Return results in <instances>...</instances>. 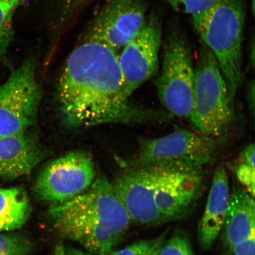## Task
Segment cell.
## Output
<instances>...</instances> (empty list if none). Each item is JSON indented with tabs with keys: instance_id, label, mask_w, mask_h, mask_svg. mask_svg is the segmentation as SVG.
Returning a JSON list of instances; mask_svg holds the SVG:
<instances>
[{
	"instance_id": "1",
	"label": "cell",
	"mask_w": 255,
	"mask_h": 255,
	"mask_svg": "<svg viewBox=\"0 0 255 255\" xmlns=\"http://www.w3.org/2000/svg\"><path fill=\"white\" fill-rule=\"evenodd\" d=\"M59 99L64 123L72 128L160 124L173 117L166 111L130 103L124 93L118 53L88 39L67 59L59 80Z\"/></svg>"
},
{
	"instance_id": "2",
	"label": "cell",
	"mask_w": 255,
	"mask_h": 255,
	"mask_svg": "<svg viewBox=\"0 0 255 255\" xmlns=\"http://www.w3.org/2000/svg\"><path fill=\"white\" fill-rule=\"evenodd\" d=\"M49 213L60 235L95 255L113 251L132 222L113 184L104 177L95 178L75 198L52 205Z\"/></svg>"
},
{
	"instance_id": "3",
	"label": "cell",
	"mask_w": 255,
	"mask_h": 255,
	"mask_svg": "<svg viewBox=\"0 0 255 255\" xmlns=\"http://www.w3.org/2000/svg\"><path fill=\"white\" fill-rule=\"evenodd\" d=\"M194 28L215 56L235 105L244 82L242 42L245 22L243 0H222L212 7L192 16Z\"/></svg>"
},
{
	"instance_id": "4",
	"label": "cell",
	"mask_w": 255,
	"mask_h": 255,
	"mask_svg": "<svg viewBox=\"0 0 255 255\" xmlns=\"http://www.w3.org/2000/svg\"><path fill=\"white\" fill-rule=\"evenodd\" d=\"M221 144L199 132L178 129L159 138L139 139L138 151L123 166L203 171L218 158Z\"/></svg>"
},
{
	"instance_id": "5",
	"label": "cell",
	"mask_w": 255,
	"mask_h": 255,
	"mask_svg": "<svg viewBox=\"0 0 255 255\" xmlns=\"http://www.w3.org/2000/svg\"><path fill=\"white\" fill-rule=\"evenodd\" d=\"M194 74V105L189 119L197 132L222 142L235 123V105L215 56L203 44Z\"/></svg>"
},
{
	"instance_id": "6",
	"label": "cell",
	"mask_w": 255,
	"mask_h": 255,
	"mask_svg": "<svg viewBox=\"0 0 255 255\" xmlns=\"http://www.w3.org/2000/svg\"><path fill=\"white\" fill-rule=\"evenodd\" d=\"M194 66L189 43L179 30L169 34L155 86L162 105L171 116L189 119L194 105Z\"/></svg>"
},
{
	"instance_id": "7",
	"label": "cell",
	"mask_w": 255,
	"mask_h": 255,
	"mask_svg": "<svg viewBox=\"0 0 255 255\" xmlns=\"http://www.w3.org/2000/svg\"><path fill=\"white\" fill-rule=\"evenodd\" d=\"M36 62L28 57L0 85V136L26 131L34 123L41 100Z\"/></svg>"
},
{
	"instance_id": "8",
	"label": "cell",
	"mask_w": 255,
	"mask_h": 255,
	"mask_svg": "<svg viewBox=\"0 0 255 255\" xmlns=\"http://www.w3.org/2000/svg\"><path fill=\"white\" fill-rule=\"evenodd\" d=\"M95 176L90 155L81 151L69 152L44 168L34 184L35 195L43 202L59 205L84 193Z\"/></svg>"
},
{
	"instance_id": "9",
	"label": "cell",
	"mask_w": 255,
	"mask_h": 255,
	"mask_svg": "<svg viewBox=\"0 0 255 255\" xmlns=\"http://www.w3.org/2000/svg\"><path fill=\"white\" fill-rule=\"evenodd\" d=\"M161 36L160 19L151 14L138 33L121 49L119 60L127 98L157 74Z\"/></svg>"
},
{
	"instance_id": "10",
	"label": "cell",
	"mask_w": 255,
	"mask_h": 255,
	"mask_svg": "<svg viewBox=\"0 0 255 255\" xmlns=\"http://www.w3.org/2000/svg\"><path fill=\"white\" fill-rule=\"evenodd\" d=\"M146 0H108L90 24L85 39L121 50L145 23Z\"/></svg>"
},
{
	"instance_id": "11",
	"label": "cell",
	"mask_w": 255,
	"mask_h": 255,
	"mask_svg": "<svg viewBox=\"0 0 255 255\" xmlns=\"http://www.w3.org/2000/svg\"><path fill=\"white\" fill-rule=\"evenodd\" d=\"M113 184L132 222L144 226L164 223L154 200V168L124 167Z\"/></svg>"
},
{
	"instance_id": "12",
	"label": "cell",
	"mask_w": 255,
	"mask_h": 255,
	"mask_svg": "<svg viewBox=\"0 0 255 255\" xmlns=\"http://www.w3.org/2000/svg\"><path fill=\"white\" fill-rule=\"evenodd\" d=\"M155 170L154 200L165 222L183 218L199 198L203 187V171Z\"/></svg>"
},
{
	"instance_id": "13",
	"label": "cell",
	"mask_w": 255,
	"mask_h": 255,
	"mask_svg": "<svg viewBox=\"0 0 255 255\" xmlns=\"http://www.w3.org/2000/svg\"><path fill=\"white\" fill-rule=\"evenodd\" d=\"M47 156L36 137L27 130L0 136V178L12 180L29 174Z\"/></svg>"
},
{
	"instance_id": "14",
	"label": "cell",
	"mask_w": 255,
	"mask_h": 255,
	"mask_svg": "<svg viewBox=\"0 0 255 255\" xmlns=\"http://www.w3.org/2000/svg\"><path fill=\"white\" fill-rule=\"evenodd\" d=\"M229 179L225 165L220 164L213 175L205 212L198 226V238L203 251L209 250L222 231L230 200Z\"/></svg>"
},
{
	"instance_id": "15",
	"label": "cell",
	"mask_w": 255,
	"mask_h": 255,
	"mask_svg": "<svg viewBox=\"0 0 255 255\" xmlns=\"http://www.w3.org/2000/svg\"><path fill=\"white\" fill-rule=\"evenodd\" d=\"M254 197L243 187L235 185L223 225V242L228 248L255 234Z\"/></svg>"
},
{
	"instance_id": "16",
	"label": "cell",
	"mask_w": 255,
	"mask_h": 255,
	"mask_svg": "<svg viewBox=\"0 0 255 255\" xmlns=\"http://www.w3.org/2000/svg\"><path fill=\"white\" fill-rule=\"evenodd\" d=\"M30 213L29 199L23 188H0V233L20 229Z\"/></svg>"
},
{
	"instance_id": "17",
	"label": "cell",
	"mask_w": 255,
	"mask_h": 255,
	"mask_svg": "<svg viewBox=\"0 0 255 255\" xmlns=\"http://www.w3.org/2000/svg\"><path fill=\"white\" fill-rule=\"evenodd\" d=\"M28 0H0V67L7 62L14 37L13 19L18 9Z\"/></svg>"
},
{
	"instance_id": "18",
	"label": "cell",
	"mask_w": 255,
	"mask_h": 255,
	"mask_svg": "<svg viewBox=\"0 0 255 255\" xmlns=\"http://www.w3.org/2000/svg\"><path fill=\"white\" fill-rule=\"evenodd\" d=\"M234 171L239 182L255 198V145L250 143L242 151L234 165Z\"/></svg>"
},
{
	"instance_id": "19",
	"label": "cell",
	"mask_w": 255,
	"mask_h": 255,
	"mask_svg": "<svg viewBox=\"0 0 255 255\" xmlns=\"http://www.w3.org/2000/svg\"><path fill=\"white\" fill-rule=\"evenodd\" d=\"M31 245L29 240L18 233H0V255H27Z\"/></svg>"
},
{
	"instance_id": "20",
	"label": "cell",
	"mask_w": 255,
	"mask_h": 255,
	"mask_svg": "<svg viewBox=\"0 0 255 255\" xmlns=\"http://www.w3.org/2000/svg\"><path fill=\"white\" fill-rule=\"evenodd\" d=\"M165 235L157 238L135 242L108 255H158L164 243Z\"/></svg>"
},
{
	"instance_id": "21",
	"label": "cell",
	"mask_w": 255,
	"mask_h": 255,
	"mask_svg": "<svg viewBox=\"0 0 255 255\" xmlns=\"http://www.w3.org/2000/svg\"><path fill=\"white\" fill-rule=\"evenodd\" d=\"M174 10L191 16L202 13L222 0H165Z\"/></svg>"
},
{
	"instance_id": "22",
	"label": "cell",
	"mask_w": 255,
	"mask_h": 255,
	"mask_svg": "<svg viewBox=\"0 0 255 255\" xmlns=\"http://www.w3.org/2000/svg\"><path fill=\"white\" fill-rule=\"evenodd\" d=\"M158 255H193V253L189 238L177 233L164 242Z\"/></svg>"
},
{
	"instance_id": "23",
	"label": "cell",
	"mask_w": 255,
	"mask_h": 255,
	"mask_svg": "<svg viewBox=\"0 0 255 255\" xmlns=\"http://www.w3.org/2000/svg\"><path fill=\"white\" fill-rule=\"evenodd\" d=\"M255 235L244 241L229 247L230 255H255Z\"/></svg>"
},
{
	"instance_id": "24",
	"label": "cell",
	"mask_w": 255,
	"mask_h": 255,
	"mask_svg": "<svg viewBox=\"0 0 255 255\" xmlns=\"http://www.w3.org/2000/svg\"><path fill=\"white\" fill-rule=\"evenodd\" d=\"M91 0H61L63 15L68 16L87 4Z\"/></svg>"
},
{
	"instance_id": "25",
	"label": "cell",
	"mask_w": 255,
	"mask_h": 255,
	"mask_svg": "<svg viewBox=\"0 0 255 255\" xmlns=\"http://www.w3.org/2000/svg\"><path fill=\"white\" fill-rule=\"evenodd\" d=\"M247 101L250 113L254 116L255 108V82L253 81L250 83L247 88Z\"/></svg>"
},
{
	"instance_id": "26",
	"label": "cell",
	"mask_w": 255,
	"mask_h": 255,
	"mask_svg": "<svg viewBox=\"0 0 255 255\" xmlns=\"http://www.w3.org/2000/svg\"><path fill=\"white\" fill-rule=\"evenodd\" d=\"M65 252L66 255H95L87 251L72 247L65 248Z\"/></svg>"
},
{
	"instance_id": "27",
	"label": "cell",
	"mask_w": 255,
	"mask_h": 255,
	"mask_svg": "<svg viewBox=\"0 0 255 255\" xmlns=\"http://www.w3.org/2000/svg\"><path fill=\"white\" fill-rule=\"evenodd\" d=\"M255 0H252L251 1V10L252 12H253V14L254 15L255 14Z\"/></svg>"
}]
</instances>
